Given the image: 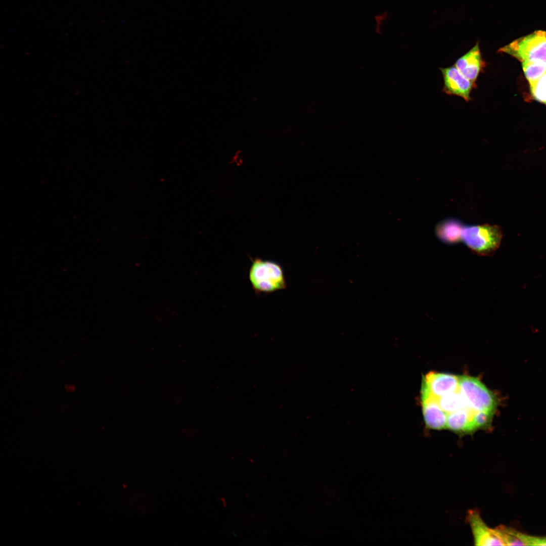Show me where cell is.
<instances>
[{"label": "cell", "instance_id": "4", "mask_svg": "<svg viewBox=\"0 0 546 546\" xmlns=\"http://www.w3.org/2000/svg\"><path fill=\"white\" fill-rule=\"evenodd\" d=\"M523 61L540 62L546 65V32L536 31L516 40L499 50Z\"/></svg>", "mask_w": 546, "mask_h": 546}, {"label": "cell", "instance_id": "15", "mask_svg": "<svg viewBox=\"0 0 546 546\" xmlns=\"http://www.w3.org/2000/svg\"><path fill=\"white\" fill-rule=\"evenodd\" d=\"M494 414L485 412L479 411L476 412L473 417L472 422L476 431L478 429H489L492 425V422Z\"/></svg>", "mask_w": 546, "mask_h": 546}, {"label": "cell", "instance_id": "12", "mask_svg": "<svg viewBox=\"0 0 546 546\" xmlns=\"http://www.w3.org/2000/svg\"><path fill=\"white\" fill-rule=\"evenodd\" d=\"M432 397L435 398L446 415L460 409L470 410L467 406L465 400L460 391L459 385L458 388L454 391L439 397Z\"/></svg>", "mask_w": 546, "mask_h": 546}, {"label": "cell", "instance_id": "7", "mask_svg": "<svg viewBox=\"0 0 546 546\" xmlns=\"http://www.w3.org/2000/svg\"><path fill=\"white\" fill-rule=\"evenodd\" d=\"M467 520L476 545H505L495 529L489 528L481 518L477 510H470Z\"/></svg>", "mask_w": 546, "mask_h": 546}, {"label": "cell", "instance_id": "13", "mask_svg": "<svg viewBox=\"0 0 546 546\" xmlns=\"http://www.w3.org/2000/svg\"><path fill=\"white\" fill-rule=\"evenodd\" d=\"M522 67L530 85L534 84L546 72V65L540 62L523 61Z\"/></svg>", "mask_w": 546, "mask_h": 546}, {"label": "cell", "instance_id": "16", "mask_svg": "<svg viewBox=\"0 0 546 546\" xmlns=\"http://www.w3.org/2000/svg\"><path fill=\"white\" fill-rule=\"evenodd\" d=\"M531 93L537 101L546 104V72L533 85Z\"/></svg>", "mask_w": 546, "mask_h": 546}, {"label": "cell", "instance_id": "8", "mask_svg": "<svg viewBox=\"0 0 546 546\" xmlns=\"http://www.w3.org/2000/svg\"><path fill=\"white\" fill-rule=\"evenodd\" d=\"M454 65L465 77L476 83L479 75L484 72L486 66V62L482 58L479 42H477L471 50L459 58Z\"/></svg>", "mask_w": 546, "mask_h": 546}, {"label": "cell", "instance_id": "14", "mask_svg": "<svg viewBox=\"0 0 546 546\" xmlns=\"http://www.w3.org/2000/svg\"><path fill=\"white\" fill-rule=\"evenodd\" d=\"M495 530L505 545H524L521 532L503 525L497 527Z\"/></svg>", "mask_w": 546, "mask_h": 546}, {"label": "cell", "instance_id": "17", "mask_svg": "<svg viewBox=\"0 0 546 546\" xmlns=\"http://www.w3.org/2000/svg\"><path fill=\"white\" fill-rule=\"evenodd\" d=\"M389 16L385 11H382L376 14L374 17V30L375 32L381 34L387 22Z\"/></svg>", "mask_w": 546, "mask_h": 546}, {"label": "cell", "instance_id": "10", "mask_svg": "<svg viewBox=\"0 0 546 546\" xmlns=\"http://www.w3.org/2000/svg\"><path fill=\"white\" fill-rule=\"evenodd\" d=\"M476 412L469 409H460L446 415V429L463 435L475 431L472 419Z\"/></svg>", "mask_w": 546, "mask_h": 546}, {"label": "cell", "instance_id": "9", "mask_svg": "<svg viewBox=\"0 0 546 546\" xmlns=\"http://www.w3.org/2000/svg\"><path fill=\"white\" fill-rule=\"evenodd\" d=\"M423 416L427 427L434 430L446 429V414L434 397L421 390Z\"/></svg>", "mask_w": 546, "mask_h": 546}, {"label": "cell", "instance_id": "3", "mask_svg": "<svg viewBox=\"0 0 546 546\" xmlns=\"http://www.w3.org/2000/svg\"><path fill=\"white\" fill-rule=\"evenodd\" d=\"M459 388L469 409L495 414L499 404L497 396L477 378L460 376Z\"/></svg>", "mask_w": 546, "mask_h": 546}, {"label": "cell", "instance_id": "5", "mask_svg": "<svg viewBox=\"0 0 546 546\" xmlns=\"http://www.w3.org/2000/svg\"><path fill=\"white\" fill-rule=\"evenodd\" d=\"M439 69L443 79V92L461 97L467 102L472 100L471 92L477 87L476 83L465 77L454 65Z\"/></svg>", "mask_w": 546, "mask_h": 546}, {"label": "cell", "instance_id": "11", "mask_svg": "<svg viewBox=\"0 0 546 546\" xmlns=\"http://www.w3.org/2000/svg\"><path fill=\"white\" fill-rule=\"evenodd\" d=\"M462 223L458 219L448 218L438 223L435 233L439 239L447 244H455L462 240Z\"/></svg>", "mask_w": 546, "mask_h": 546}, {"label": "cell", "instance_id": "2", "mask_svg": "<svg viewBox=\"0 0 546 546\" xmlns=\"http://www.w3.org/2000/svg\"><path fill=\"white\" fill-rule=\"evenodd\" d=\"M502 236L498 225L483 224L464 226L462 240L473 252L486 256L493 255L498 249Z\"/></svg>", "mask_w": 546, "mask_h": 546}, {"label": "cell", "instance_id": "6", "mask_svg": "<svg viewBox=\"0 0 546 546\" xmlns=\"http://www.w3.org/2000/svg\"><path fill=\"white\" fill-rule=\"evenodd\" d=\"M460 376L432 372L422 379L421 390L434 397H439L456 390L459 385Z\"/></svg>", "mask_w": 546, "mask_h": 546}, {"label": "cell", "instance_id": "1", "mask_svg": "<svg viewBox=\"0 0 546 546\" xmlns=\"http://www.w3.org/2000/svg\"><path fill=\"white\" fill-rule=\"evenodd\" d=\"M248 279L252 288L258 294H270L287 287L286 279L281 264L259 257L252 259Z\"/></svg>", "mask_w": 546, "mask_h": 546}]
</instances>
